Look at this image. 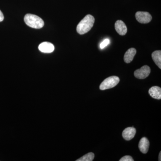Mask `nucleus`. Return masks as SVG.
<instances>
[{
  "label": "nucleus",
  "instance_id": "f257e3e1",
  "mask_svg": "<svg viewBox=\"0 0 161 161\" xmlns=\"http://www.w3.org/2000/svg\"><path fill=\"white\" fill-rule=\"evenodd\" d=\"M95 18L92 15L88 14L80 21L77 27V31L83 35L89 31L94 25Z\"/></svg>",
  "mask_w": 161,
  "mask_h": 161
},
{
  "label": "nucleus",
  "instance_id": "f03ea898",
  "mask_svg": "<svg viewBox=\"0 0 161 161\" xmlns=\"http://www.w3.org/2000/svg\"><path fill=\"white\" fill-rule=\"evenodd\" d=\"M24 22L27 26L35 29H40L44 25V21L41 18L30 14H26L24 17Z\"/></svg>",
  "mask_w": 161,
  "mask_h": 161
},
{
  "label": "nucleus",
  "instance_id": "7ed1b4c3",
  "mask_svg": "<svg viewBox=\"0 0 161 161\" xmlns=\"http://www.w3.org/2000/svg\"><path fill=\"white\" fill-rule=\"evenodd\" d=\"M119 81V78L117 76H111L105 79L101 84L99 88L101 90H105L112 88L116 86Z\"/></svg>",
  "mask_w": 161,
  "mask_h": 161
},
{
  "label": "nucleus",
  "instance_id": "20e7f679",
  "mask_svg": "<svg viewBox=\"0 0 161 161\" xmlns=\"http://www.w3.org/2000/svg\"><path fill=\"white\" fill-rule=\"evenodd\" d=\"M135 17L139 23L143 24L150 23L152 19L151 15L147 12H137Z\"/></svg>",
  "mask_w": 161,
  "mask_h": 161
},
{
  "label": "nucleus",
  "instance_id": "39448f33",
  "mask_svg": "<svg viewBox=\"0 0 161 161\" xmlns=\"http://www.w3.org/2000/svg\"><path fill=\"white\" fill-rule=\"evenodd\" d=\"M151 69L150 67L144 65L140 69L136 70L134 73L136 78L138 79H143L147 78L150 75Z\"/></svg>",
  "mask_w": 161,
  "mask_h": 161
},
{
  "label": "nucleus",
  "instance_id": "423d86ee",
  "mask_svg": "<svg viewBox=\"0 0 161 161\" xmlns=\"http://www.w3.org/2000/svg\"><path fill=\"white\" fill-rule=\"evenodd\" d=\"M136 130L134 127H129L125 129L122 132V136L125 140L130 141L135 136Z\"/></svg>",
  "mask_w": 161,
  "mask_h": 161
},
{
  "label": "nucleus",
  "instance_id": "0eeeda50",
  "mask_svg": "<svg viewBox=\"0 0 161 161\" xmlns=\"http://www.w3.org/2000/svg\"><path fill=\"white\" fill-rule=\"evenodd\" d=\"M39 49L43 53H51L55 49L54 46L49 42H44L40 43L39 46Z\"/></svg>",
  "mask_w": 161,
  "mask_h": 161
},
{
  "label": "nucleus",
  "instance_id": "6e6552de",
  "mask_svg": "<svg viewBox=\"0 0 161 161\" xmlns=\"http://www.w3.org/2000/svg\"><path fill=\"white\" fill-rule=\"evenodd\" d=\"M115 26V30L121 36H124L127 33V26L121 20H118L116 21Z\"/></svg>",
  "mask_w": 161,
  "mask_h": 161
},
{
  "label": "nucleus",
  "instance_id": "1a4fd4ad",
  "mask_svg": "<svg viewBox=\"0 0 161 161\" xmlns=\"http://www.w3.org/2000/svg\"><path fill=\"white\" fill-rule=\"evenodd\" d=\"M150 142L148 139L144 137L141 139L139 143L138 147L141 152L143 153H146L149 150Z\"/></svg>",
  "mask_w": 161,
  "mask_h": 161
},
{
  "label": "nucleus",
  "instance_id": "9d476101",
  "mask_svg": "<svg viewBox=\"0 0 161 161\" xmlns=\"http://www.w3.org/2000/svg\"><path fill=\"white\" fill-rule=\"evenodd\" d=\"M149 93L153 98L157 99H161V89L159 87H152L149 90Z\"/></svg>",
  "mask_w": 161,
  "mask_h": 161
},
{
  "label": "nucleus",
  "instance_id": "9b49d317",
  "mask_svg": "<svg viewBox=\"0 0 161 161\" xmlns=\"http://www.w3.org/2000/svg\"><path fill=\"white\" fill-rule=\"evenodd\" d=\"M136 51L134 48H131L127 50L124 56V60L126 63H130L133 60L136 54Z\"/></svg>",
  "mask_w": 161,
  "mask_h": 161
},
{
  "label": "nucleus",
  "instance_id": "f8f14e48",
  "mask_svg": "<svg viewBox=\"0 0 161 161\" xmlns=\"http://www.w3.org/2000/svg\"><path fill=\"white\" fill-rule=\"evenodd\" d=\"M153 60L158 66L161 69V51L160 50L155 51L152 54Z\"/></svg>",
  "mask_w": 161,
  "mask_h": 161
},
{
  "label": "nucleus",
  "instance_id": "ddd939ff",
  "mask_svg": "<svg viewBox=\"0 0 161 161\" xmlns=\"http://www.w3.org/2000/svg\"><path fill=\"white\" fill-rule=\"evenodd\" d=\"M95 157V154L93 153H89L83 156L82 157L77 159V161H92Z\"/></svg>",
  "mask_w": 161,
  "mask_h": 161
},
{
  "label": "nucleus",
  "instance_id": "4468645a",
  "mask_svg": "<svg viewBox=\"0 0 161 161\" xmlns=\"http://www.w3.org/2000/svg\"><path fill=\"white\" fill-rule=\"evenodd\" d=\"M110 40L109 39H106L103 40L100 44V47L101 49H103L105 47H106L109 44Z\"/></svg>",
  "mask_w": 161,
  "mask_h": 161
},
{
  "label": "nucleus",
  "instance_id": "2eb2a0df",
  "mask_svg": "<svg viewBox=\"0 0 161 161\" xmlns=\"http://www.w3.org/2000/svg\"><path fill=\"white\" fill-rule=\"evenodd\" d=\"M134 160L130 156H125L119 160V161H133Z\"/></svg>",
  "mask_w": 161,
  "mask_h": 161
},
{
  "label": "nucleus",
  "instance_id": "dca6fc26",
  "mask_svg": "<svg viewBox=\"0 0 161 161\" xmlns=\"http://www.w3.org/2000/svg\"><path fill=\"white\" fill-rule=\"evenodd\" d=\"M4 17L2 12L0 10V22H2L4 20Z\"/></svg>",
  "mask_w": 161,
  "mask_h": 161
},
{
  "label": "nucleus",
  "instance_id": "f3484780",
  "mask_svg": "<svg viewBox=\"0 0 161 161\" xmlns=\"http://www.w3.org/2000/svg\"><path fill=\"white\" fill-rule=\"evenodd\" d=\"M158 161H161V152H160L159 154Z\"/></svg>",
  "mask_w": 161,
  "mask_h": 161
}]
</instances>
